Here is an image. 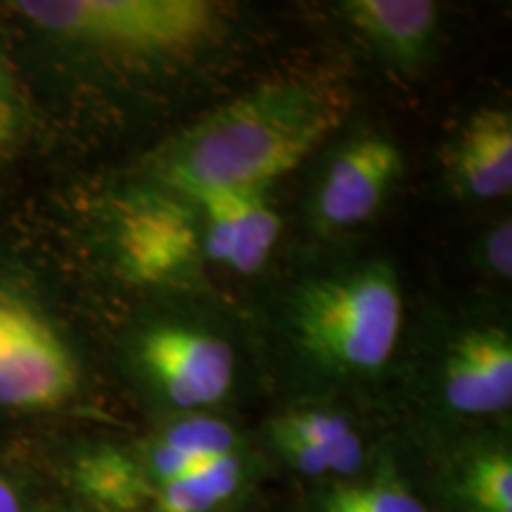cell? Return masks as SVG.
Returning <instances> with one entry per match:
<instances>
[{
	"label": "cell",
	"mask_w": 512,
	"mask_h": 512,
	"mask_svg": "<svg viewBox=\"0 0 512 512\" xmlns=\"http://www.w3.org/2000/svg\"><path fill=\"white\" fill-rule=\"evenodd\" d=\"M351 112V93L330 74H290L216 107L171 138L152 169L176 195L261 190L297 169Z\"/></svg>",
	"instance_id": "cell-1"
},
{
	"label": "cell",
	"mask_w": 512,
	"mask_h": 512,
	"mask_svg": "<svg viewBox=\"0 0 512 512\" xmlns=\"http://www.w3.org/2000/svg\"><path fill=\"white\" fill-rule=\"evenodd\" d=\"M294 330L306 354L342 373H375L396 349L403 297L394 268L366 264L313 280L294 299Z\"/></svg>",
	"instance_id": "cell-2"
},
{
	"label": "cell",
	"mask_w": 512,
	"mask_h": 512,
	"mask_svg": "<svg viewBox=\"0 0 512 512\" xmlns=\"http://www.w3.org/2000/svg\"><path fill=\"white\" fill-rule=\"evenodd\" d=\"M12 8L64 41L138 60L190 53L221 19L209 0H19Z\"/></svg>",
	"instance_id": "cell-3"
},
{
	"label": "cell",
	"mask_w": 512,
	"mask_h": 512,
	"mask_svg": "<svg viewBox=\"0 0 512 512\" xmlns=\"http://www.w3.org/2000/svg\"><path fill=\"white\" fill-rule=\"evenodd\" d=\"M79 389L72 349L41 313L0 294V408H55Z\"/></svg>",
	"instance_id": "cell-4"
},
{
	"label": "cell",
	"mask_w": 512,
	"mask_h": 512,
	"mask_svg": "<svg viewBox=\"0 0 512 512\" xmlns=\"http://www.w3.org/2000/svg\"><path fill=\"white\" fill-rule=\"evenodd\" d=\"M114 245L126 275L138 283H178L200 261V223L176 197L143 192L119 207Z\"/></svg>",
	"instance_id": "cell-5"
},
{
	"label": "cell",
	"mask_w": 512,
	"mask_h": 512,
	"mask_svg": "<svg viewBox=\"0 0 512 512\" xmlns=\"http://www.w3.org/2000/svg\"><path fill=\"white\" fill-rule=\"evenodd\" d=\"M147 375L181 408L219 403L235 377L233 349L221 337L185 325H162L140 344Z\"/></svg>",
	"instance_id": "cell-6"
},
{
	"label": "cell",
	"mask_w": 512,
	"mask_h": 512,
	"mask_svg": "<svg viewBox=\"0 0 512 512\" xmlns=\"http://www.w3.org/2000/svg\"><path fill=\"white\" fill-rule=\"evenodd\" d=\"M403 157L392 140L358 138L344 147L318 190L316 216L325 230H347L366 223L380 209L401 176Z\"/></svg>",
	"instance_id": "cell-7"
},
{
	"label": "cell",
	"mask_w": 512,
	"mask_h": 512,
	"mask_svg": "<svg viewBox=\"0 0 512 512\" xmlns=\"http://www.w3.org/2000/svg\"><path fill=\"white\" fill-rule=\"evenodd\" d=\"M192 202L202 211V247L211 261L242 275L264 268L283 228L264 192L214 190Z\"/></svg>",
	"instance_id": "cell-8"
},
{
	"label": "cell",
	"mask_w": 512,
	"mask_h": 512,
	"mask_svg": "<svg viewBox=\"0 0 512 512\" xmlns=\"http://www.w3.org/2000/svg\"><path fill=\"white\" fill-rule=\"evenodd\" d=\"M444 396L453 411L491 415L512 403V342L503 330H472L446 358Z\"/></svg>",
	"instance_id": "cell-9"
},
{
	"label": "cell",
	"mask_w": 512,
	"mask_h": 512,
	"mask_svg": "<svg viewBox=\"0 0 512 512\" xmlns=\"http://www.w3.org/2000/svg\"><path fill=\"white\" fill-rule=\"evenodd\" d=\"M453 183L477 200H501L512 192V117L484 107L465 121L446 157Z\"/></svg>",
	"instance_id": "cell-10"
},
{
	"label": "cell",
	"mask_w": 512,
	"mask_h": 512,
	"mask_svg": "<svg viewBox=\"0 0 512 512\" xmlns=\"http://www.w3.org/2000/svg\"><path fill=\"white\" fill-rule=\"evenodd\" d=\"M342 12L370 46L399 64L425 60L439 27L432 0H347Z\"/></svg>",
	"instance_id": "cell-11"
},
{
	"label": "cell",
	"mask_w": 512,
	"mask_h": 512,
	"mask_svg": "<svg viewBox=\"0 0 512 512\" xmlns=\"http://www.w3.org/2000/svg\"><path fill=\"white\" fill-rule=\"evenodd\" d=\"M74 482L88 501L114 512H131L145 498H155L143 467L117 448L86 453L74 467Z\"/></svg>",
	"instance_id": "cell-12"
},
{
	"label": "cell",
	"mask_w": 512,
	"mask_h": 512,
	"mask_svg": "<svg viewBox=\"0 0 512 512\" xmlns=\"http://www.w3.org/2000/svg\"><path fill=\"white\" fill-rule=\"evenodd\" d=\"M240 479L238 456L211 460L192 475L159 486L155 491L157 512H211L238 491Z\"/></svg>",
	"instance_id": "cell-13"
},
{
	"label": "cell",
	"mask_w": 512,
	"mask_h": 512,
	"mask_svg": "<svg viewBox=\"0 0 512 512\" xmlns=\"http://www.w3.org/2000/svg\"><path fill=\"white\" fill-rule=\"evenodd\" d=\"M273 430L292 434L330 453L332 475H354L363 463V444L351 425L335 413L302 411L280 418Z\"/></svg>",
	"instance_id": "cell-14"
},
{
	"label": "cell",
	"mask_w": 512,
	"mask_h": 512,
	"mask_svg": "<svg viewBox=\"0 0 512 512\" xmlns=\"http://www.w3.org/2000/svg\"><path fill=\"white\" fill-rule=\"evenodd\" d=\"M328 512H430L392 479H382L375 484L342 486L332 491L325 503Z\"/></svg>",
	"instance_id": "cell-15"
},
{
	"label": "cell",
	"mask_w": 512,
	"mask_h": 512,
	"mask_svg": "<svg viewBox=\"0 0 512 512\" xmlns=\"http://www.w3.org/2000/svg\"><path fill=\"white\" fill-rule=\"evenodd\" d=\"M162 441L202 460L235 456V446H238V439H235L233 430H230L226 422L204 418V415L176 422L164 434Z\"/></svg>",
	"instance_id": "cell-16"
},
{
	"label": "cell",
	"mask_w": 512,
	"mask_h": 512,
	"mask_svg": "<svg viewBox=\"0 0 512 512\" xmlns=\"http://www.w3.org/2000/svg\"><path fill=\"white\" fill-rule=\"evenodd\" d=\"M467 496L479 512H512V460L508 453H489L472 465Z\"/></svg>",
	"instance_id": "cell-17"
},
{
	"label": "cell",
	"mask_w": 512,
	"mask_h": 512,
	"mask_svg": "<svg viewBox=\"0 0 512 512\" xmlns=\"http://www.w3.org/2000/svg\"><path fill=\"white\" fill-rule=\"evenodd\" d=\"M24 133V105L15 76L0 53V159H8Z\"/></svg>",
	"instance_id": "cell-18"
},
{
	"label": "cell",
	"mask_w": 512,
	"mask_h": 512,
	"mask_svg": "<svg viewBox=\"0 0 512 512\" xmlns=\"http://www.w3.org/2000/svg\"><path fill=\"white\" fill-rule=\"evenodd\" d=\"M486 261L498 275L510 278L512 273V226L505 221L486 240Z\"/></svg>",
	"instance_id": "cell-19"
},
{
	"label": "cell",
	"mask_w": 512,
	"mask_h": 512,
	"mask_svg": "<svg viewBox=\"0 0 512 512\" xmlns=\"http://www.w3.org/2000/svg\"><path fill=\"white\" fill-rule=\"evenodd\" d=\"M0 512H22L15 489L5 479H0Z\"/></svg>",
	"instance_id": "cell-20"
}]
</instances>
